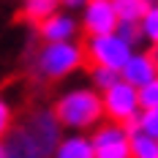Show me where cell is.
Listing matches in <instances>:
<instances>
[{
	"label": "cell",
	"mask_w": 158,
	"mask_h": 158,
	"mask_svg": "<svg viewBox=\"0 0 158 158\" xmlns=\"http://www.w3.org/2000/svg\"><path fill=\"white\" fill-rule=\"evenodd\" d=\"M0 158H8V150H6V139H0Z\"/></svg>",
	"instance_id": "obj_23"
},
{
	"label": "cell",
	"mask_w": 158,
	"mask_h": 158,
	"mask_svg": "<svg viewBox=\"0 0 158 158\" xmlns=\"http://www.w3.org/2000/svg\"><path fill=\"white\" fill-rule=\"evenodd\" d=\"M136 123H139V131H142V134L158 139V109H139Z\"/></svg>",
	"instance_id": "obj_19"
},
{
	"label": "cell",
	"mask_w": 158,
	"mask_h": 158,
	"mask_svg": "<svg viewBox=\"0 0 158 158\" xmlns=\"http://www.w3.org/2000/svg\"><path fill=\"white\" fill-rule=\"evenodd\" d=\"M136 95H139V109H158V77L136 87Z\"/></svg>",
	"instance_id": "obj_17"
},
{
	"label": "cell",
	"mask_w": 158,
	"mask_h": 158,
	"mask_svg": "<svg viewBox=\"0 0 158 158\" xmlns=\"http://www.w3.org/2000/svg\"><path fill=\"white\" fill-rule=\"evenodd\" d=\"M153 77H158V68L153 65L150 55L142 52V49H134V52H131V57L126 60V65L120 68V79L128 82V85H134V87L147 85Z\"/></svg>",
	"instance_id": "obj_9"
},
{
	"label": "cell",
	"mask_w": 158,
	"mask_h": 158,
	"mask_svg": "<svg viewBox=\"0 0 158 158\" xmlns=\"http://www.w3.org/2000/svg\"><path fill=\"white\" fill-rule=\"evenodd\" d=\"M6 150H8V158H44L22 128H11L6 134Z\"/></svg>",
	"instance_id": "obj_11"
},
{
	"label": "cell",
	"mask_w": 158,
	"mask_h": 158,
	"mask_svg": "<svg viewBox=\"0 0 158 158\" xmlns=\"http://www.w3.org/2000/svg\"><path fill=\"white\" fill-rule=\"evenodd\" d=\"M147 55H150V60H153V65L158 68V44H153V47L147 49Z\"/></svg>",
	"instance_id": "obj_22"
},
{
	"label": "cell",
	"mask_w": 158,
	"mask_h": 158,
	"mask_svg": "<svg viewBox=\"0 0 158 158\" xmlns=\"http://www.w3.org/2000/svg\"><path fill=\"white\" fill-rule=\"evenodd\" d=\"M128 147H131V158H158V139L142 131L128 136Z\"/></svg>",
	"instance_id": "obj_13"
},
{
	"label": "cell",
	"mask_w": 158,
	"mask_h": 158,
	"mask_svg": "<svg viewBox=\"0 0 158 158\" xmlns=\"http://www.w3.org/2000/svg\"><path fill=\"white\" fill-rule=\"evenodd\" d=\"M101 104H104V117H109L112 123H123L139 112V95L134 85L120 79L101 93Z\"/></svg>",
	"instance_id": "obj_5"
},
{
	"label": "cell",
	"mask_w": 158,
	"mask_h": 158,
	"mask_svg": "<svg viewBox=\"0 0 158 158\" xmlns=\"http://www.w3.org/2000/svg\"><path fill=\"white\" fill-rule=\"evenodd\" d=\"M79 27L87 33V35L114 33V27H117V14H114L112 0H85Z\"/></svg>",
	"instance_id": "obj_7"
},
{
	"label": "cell",
	"mask_w": 158,
	"mask_h": 158,
	"mask_svg": "<svg viewBox=\"0 0 158 158\" xmlns=\"http://www.w3.org/2000/svg\"><path fill=\"white\" fill-rule=\"evenodd\" d=\"M93 153L95 158H131V147H128V134L120 123H98L93 128Z\"/></svg>",
	"instance_id": "obj_6"
},
{
	"label": "cell",
	"mask_w": 158,
	"mask_h": 158,
	"mask_svg": "<svg viewBox=\"0 0 158 158\" xmlns=\"http://www.w3.org/2000/svg\"><path fill=\"white\" fill-rule=\"evenodd\" d=\"M79 33V22L74 14L65 11H55L47 16L44 22H38V38L44 44H55V41H74Z\"/></svg>",
	"instance_id": "obj_8"
},
{
	"label": "cell",
	"mask_w": 158,
	"mask_h": 158,
	"mask_svg": "<svg viewBox=\"0 0 158 158\" xmlns=\"http://www.w3.org/2000/svg\"><path fill=\"white\" fill-rule=\"evenodd\" d=\"M22 131L27 134V139L35 144V150H38L44 158L52 156L55 147H57V142L63 139V126H60L55 109H35V112H30L27 120H25V126H22Z\"/></svg>",
	"instance_id": "obj_4"
},
{
	"label": "cell",
	"mask_w": 158,
	"mask_h": 158,
	"mask_svg": "<svg viewBox=\"0 0 158 158\" xmlns=\"http://www.w3.org/2000/svg\"><path fill=\"white\" fill-rule=\"evenodd\" d=\"M49 158H95L93 142H90V136H85V134H68V136H63V139L57 142L55 153Z\"/></svg>",
	"instance_id": "obj_10"
},
{
	"label": "cell",
	"mask_w": 158,
	"mask_h": 158,
	"mask_svg": "<svg viewBox=\"0 0 158 158\" xmlns=\"http://www.w3.org/2000/svg\"><path fill=\"white\" fill-rule=\"evenodd\" d=\"M114 33L126 41L128 47H134V49H139V44H142V30H139V22H117Z\"/></svg>",
	"instance_id": "obj_18"
},
{
	"label": "cell",
	"mask_w": 158,
	"mask_h": 158,
	"mask_svg": "<svg viewBox=\"0 0 158 158\" xmlns=\"http://www.w3.org/2000/svg\"><path fill=\"white\" fill-rule=\"evenodd\" d=\"M11 123H14V112H11V104L6 98H0V139L11 131Z\"/></svg>",
	"instance_id": "obj_20"
},
{
	"label": "cell",
	"mask_w": 158,
	"mask_h": 158,
	"mask_svg": "<svg viewBox=\"0 0 158 158\" xmlns=\"http://www.w3.org/2000/svg\"><path fill=\"white\" fill-rule=\"evenodd\" d=\"M112 6H114L117 22H139L142 14L147 11L144 0H112Z\"/></svg>",
	"instance_id": "obj_14"
},
{
	"label": "cell",
	"mask_w": 158,
	"mask_h": 158,
	"mask_svg": "<svg viewBox=\"0 0 158 158\" xmlns=\"http://www.w3.org/2000/svg\"><path fill=\"white\" fill-rule=\"evenodd\" d=\"M60 6H65V8L74 11V8H82V6H85V0H60Z\"/></svg>",
	"instance_id": "obj_21"
},
{
	"label": "cell",
	"mask_w": 158,
	"mask_h": 158,
	"mask_svg": "<svg viewBox=\"0 0 158 158\" xmlns=\"http://www.w3.org/2000/svg\"><path fill=\"white\" fill-rule=\"evenodd\" d=\"M90 77H93V90L104 93V90L112 87L114 82H120V71H114V68H104V65H93Z\"/></svg>",
	"instance_id": "obj_16"
},
{
	"label": "cell",
	"mask_w": 158,
	"mask_h": 158,
	"mask_svg": "<svg viewBox=\"0 0 158 158\" xmlns=\"http://www.w3.org/2000/svg\"><path fill=\"white\" fill-rule=\"evenodd\" d=\"M131 52H134V47H128L117 33L87 35V41H85V57L93 65H104V68H114V71H120L126 65Z\"/></svg>",
	"instance_id": "obj_3"
},
{
	"label": "cell",
	"mask_w": 158,
	"mask_h": 158,
	"mask_svg": "<svg viewBox=\"0 0 158 158\" xmlns=\"http://www.w3.org/2000/svg\"><path fill=\"white\" fill-rule=\"evenodd\" d=\"M55 114L60 120V126L82 134L90 131L104 120V104H101V93L93 87H71L65 90L57 104H55Z\"/></svg>",
	"instance_id": "obj_1"
},
{
	"label": "cell",
	"mask_w": 158,
	"mask_h": 158,
	"mask_svg": "<svg viewBox=\"0 0 158 158\" xmlns=\"http://www.w3.org/2000/svg\"><path fill=\"white\" fill-rule=\"evenodd\" d=\"M55 11H60V0H22V19L35 25L52 16Z\"/></svg>",
	"instance_id": "obj_12"
},
{
	"label": "cell",
	"mask_w": 158,
	"mask_h": 158,
	"mask_svg": "<svg viewBox=\"0 0 158 158\" xmlns=\"http://www.w3.org/2000/svg\"><path fill=\"white\" fill-rule=\"evenodd\" d=\"M139 30H142V41H147L150 47L158 44V6H147V11L139 19Z\"/></svg>",
	"instance_id": "obj_15"
},
{
	"label": "cell",
	"mask_w": 158,
	"mask_h": 158,
	"mask_svg": "<svg viewBox=\"0 0 158 158\" xmlns=\"http://www.w3.org/2000/svg\"><path fill=\"white\" fill-rule=\"evenodd\" d=\"M144 3H147V6H158V0H144Z\"/></svg>",
	"instance_id": "obj_24"
},
{
	"label": "cell",
	"mask_w": 158,
	"mask_h": 158,
	"mask_svg": "<svg viewBox=\"0 0 158 158\" xmlns=\"http://www.w3.org/2000/svg\"><path fill=\"white\" fill-rule=\"evenodd\" d=\"M85 47L77 41H55V44H41L35 52V74L47 82H57L71 74H77L85 65Z\"/></svg>",
	"instance_id": "obj_2"
}]
</instances>
